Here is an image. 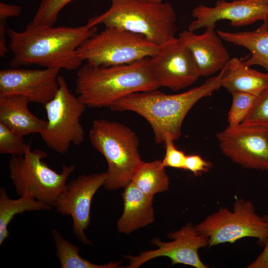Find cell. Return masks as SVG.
Masks as SVG:
<instances>
[{
  "mask_svg": "<svg viewBox=\"0 0 268 268\" xmlns=\"http://www.w3.org/2000/svg\"><path fill=\"white\" fill-rule=\"evenodd\" d=\"M97 33V27L88 22L75 27L41 25L32 21L21 32L8 28L9 47L13 57L12 67L38 65L44 68L73 70L82 63L77 49Z\"/></svg>",
  "mask_w": 268,
  "mask_h": 268,
  "instance_id": "cell-1",
  "label": "cell"
},
{
  "mask_svg": "<svg viewBox=\"0 0 268 268\" xmlns=\"http://www.w3.org/2000/svg\"><path fill=\"white\" fill-rule=\"evenodd\" d=\"M223 72L222 68L218 75L183 93L167 94L157 89L135 92L116 101L109 108L113 111H132L144 118L152 129L156 143H164L166 139L174 141L181 135L184 120L193 106L222 86Z\"/></svg>",
  "mask_w": 268,
  "mask_h": 268,
  "instance_id": "cell-2",
  "label": "cell"
},
{
  "mask_svg": "<svg viewBox=\"0 0 268 268\" xmlns=\"http://www.w3.org/2000/svg\"><path fill=\"white\" fill-rule=\"evenodd\" d=\"M75 93L87 107H109L133 93L151 91L160 86L151 70L149 58L131 64L78 68Z\"/></svg>",
  "mask_w": 268,
  "mask_h": 268,
  "instance_id": "cell-3",
  "label": "cell"
},
{
  "mask_svg": "<svg viewBox=\"0 0 268 268\" xmlns=\"http://www.w3.org/2000/svg\"><path fill=\"white\" fill-rule=\"evenodd\" d=\"M110 7L104 13L89 19L96 26L122 29L144 36L160 46L175 38L176 15L169 2L141 0H111Z\"/></svg>",
  "mask_w": 268,
  "mask_h": 268,
  "instance_id": "cell-4",
  "label": "cell"
},
{
  "mask_svg": "<svg viewBox=\"0 0 268 268\" xmlns=\"http://www.w3.org/2000/svg\"><path fill=\"white\" fill-rule=\"evenodd\" d=\"M88 135L92 146L107 162L105 189L124 188L131 182L133 174L142 161L136 134L123 124L100 119L93 122Z\"/></svg>",
  "mask_w": 268,
  "mask_h": 268,
  "instance_id": "cell-5",
  "label": "cell"
},
{
  "mask_svg": "<svg viewBox=\"0 0 268 268\" xmlns=\"http://www.w3.org/2000/svg\"><path fill=\"white\" fill-rule=\"evenodd\" d=\"M47 157V153L42 150H32L30 141L26 143L23 155L11 156L8 169L18 195L30 196L54 207L75 166L63 164L62 171L59 173L43 161Z\"/></svg>",
  "mask_w": 268,
  "mask_h": 268,
  "instance_id": "cell-6",
  "label": "cell"
},
{
  "mask_svg": "<svg viewBox=\"0 0 268 268\" xmlns=\"http://www.w3.org/2000/svg\"><path fill=\"white\" fill-rule=\"evenodd\" d=\"M159 46L142 35L106 27L84 41L77 49L82 62L95 66L131 64L155 56Z\"/></svg>",
  "mask_w": 268,
  "mask_h": 268,
  "instance_id": "cell-7",
  "label": "cell"
},
{
  "mask_svg": "<svg viewBox=\"0 0 268 268\" xmlns=\"http://www.w3.org/2000/svg\"><path fill=\"white\" fill-rule=\"evenodd\" d=\"M195 226L208 238L209 247L245 237L256 238L264 246L268 238V215L260 216L253 203L242 198L234 201L232 210L220 207Z\"/></svg>",
  "mask_w": 268,
  "mask_h": 268,
  "instance_id": "cell-8",
  "label": "cell"
},
{
  "mask_svg": "<svg viewBox=\"0 0 268 268\" xmlns=\"http://www.w3.org/2000/svg\"><path fill=\"white\" fill-rule=\"evenodd\" d=\"M58 82L56 94L44 105L48 121L40 134L49 148L65 154L71 144L79 145L84 141L80 118L87 107L70 92L64 76L59 75Z\"/></svg>",
  "mask_w": 268,
  "mask_h": 268,
  "instance_id": "cell-9",
  "label": "cell"
},
{
  "mask_svg": "<svg viewBox=\"0 0 268 268\" xmlns=\"http://www.w3.org/2000/svg\"><path fill=\"white\" fill-rule=\"evenodd\" d=\"M172 240L163 242L159 239H153L151 243L158 248L154 250L142 252L137 256L128 255L129 260L127 268H137L147 261L160 257H168L172 265L183 264L196 268H207L200 259L199 250L208 246V239L197 230L195 226L188 223L179 230L168 234Z\"/></svg>",
  "mask_w": 268,
  "mask_h": 268,
  "instance_id": "cell-10",
  "label": "cell"
},
{
  "mask_svg": "<svg viewBox=\"0 0 268 268\" xmlns=\"http://www.w3.org/2000/svg\"><path fill=\"white\" fill-rule=\"evenodd\" d=\"M217 135L222 153L233 162L268 171V129L240 124L228 127Z\"/></svg>",
  "mask_w": 268,
  "mask_h": 268,
  "instance_id": "cell-11",
  "label": "cell"
},
{
  "mask_svg": "<svg viewBox=\"0 0 268 268\" xmlns=\"http://www.w3.org/2000/svg\"><path fill=\"white\" fill-rule=\"evenodd\" d=\"M106 178V172L80 175L67 184L54 206L58 213L71 216L74 234L84 245L91 244L84 232L90 223L91 201Z\"/></svg>",
  "mask_w": 268,
  "mask_h": 268,
  "instance_id": "cell-12",
  "label": "cell"
},
{
  "mask_svg": "<svg viewBox=\"0 0 268 268\" xmlns=\"http://www.w3.org/2000/svg\"><path fill=\"white\" fill-rule=\"evenodd\" d=\"M149 64L159 86L174 91L193 84L200 76L191 52L179 38L159 46Z\"/></svg>",
  "mask_w": 268,
  "mask_h": 268,
  "instance_id": "cell-13",
  "label": "cell"
},
{
  "mask_svg": "<svg viewBox=\"0 0 268 268\" xmlns=\"http://www.w3.org/2000/svg\"><path fill=\"white\" fill-rule=\"evenodd\" d=\"M60 69H26L12 67L0 71V96L19 95L30 102L45 105L55 96L59 88Z\"/></svg>",
  "mask_w": 268,
  "mask_h": 268,
  "instance_id": "cell-14",
  "label": "cell"
},
{
  "mask_svg": "<svg viewBox=\"0 0 268 268\" xmlns=\"http://www.w3.org/2000/svg\"><path fill=\"white\" fill-rule=\"evenodd\" d=\"M195 19L188 30L194 32L202 28L215 27L221 20L230 21L234 27L243 26L259 20H268V0H225L216 1L214 6L200 4L192 11Z\"/></svg>",
  "mask_w": 268,
  "mask_h": 268,
  "instance_id": "cell-15",
  "label": "cell"
},
{
  "mask_svg": "<svg viewBox=\"0 0 268 268\" xmlns=\"http://www.w3.org/2000/svg\"><path fill=\"white\" fill-rule=\"evenodd\" d=\"M178 38L191 52L200 76H208L221 70L230 59L215 27L206 28L200 35L185 30Z\"/></svg>",
  "mask_w": 268,
  "mask_h": 268,
  "instance_id": "cell-16",
  "label": "cell"
},
{
  "mask_svg": "<svg viewBox=\"0 0 268 268\" xmlns=\"http://www.w3.org/2000/svg\"><path fill=\"white\" fill-rule=\"evenodd\" d=\"M29 99L19 95L0 96V123L16 134L24 136L40 134L47 121L41 120L28 109Z\"/></svg>",
  "mask_w": 268,
  "mask_h": 268,
  "instance_id": "cell-17",
  "label": "cell"
},
{
  "mask_svg": "<svg viewBox=\"0 0 268 268\" xmlns=\"http://www.w3.org/2000/svg\"><path fill=\"white\" fill-rule=\"evenodd\" d=\"M122 197L124 210L117 224L119 232L128 234L154 221V197L144 194L132 182L124 187Z\"/></svg>",
  "mask_w": 268,
  "mask_h": 268,
  "instance_id": "cell-18",
  "label": "cell"
},
{
  "mask_svg": "<svg viewBox=\"0 0 268 268\" xmlns=\"http://www.w3.org/2000/svg\"><path fill=\"white\" fill-rule=\"evenodd\" d=\"M223 69L221 85L231 93L240 92L258 96L268 87V73L251 68L239 59H230Z\"/></svg>",
  "mask_w": 268,
  "mask_h": 268,
  "instance_id": "cell-19",
  "label": "cell"
},
{
  "mask_svg": "<svg viewBox=\"0 0 268 268\" xmlns=\"http://www.w3.org/2000/svg\"><path fill=\"white\" fill-rule=\"evenodd\" d=\"M221 38L229 43L244 47L251 56L243 63L247 66L259 65L268 73V20L254 31L230 32L217 30Z\"/></svg>",
  "mask_w": 268,
  "mask_h": 268,
  "instance_id": "cell-20",
  "label": "cell"
},
{
  "mask_svg": "<svg viewBox=\"0 0 268 268\" xmlns=\"http://www.w3.org/2000/svg\"><path fill=\"white\" fill-rule=\"evenodd\" d=\"M53 207L30 196H20L18 199L8 197L6 190L0 188V245L8 237V226L15 215L26 211H48Z\"/></svg>",
  "mask_w": 268,
  "mask_h": 268,
  "instance_id": "cell-21",
  "label": "cell"
},
{
  "mask_svg": "<svg viewBox=\"0 0 268 268\" xmlns=\"http://www.w3.org/2000/svg\"><path fill=\"white\" fill-rule=\"evenodd\" d=\"M165 168L161 160L142 161L133 174L131 182L144 194L154 197L169 189V179Z\"/></svg>",
  "mask_w": 268,
  "mask_h": 268,
  "instance_id": "cell-22",
  "label": "cell"
},
{
  "mask_svg": "<svg viewBox=\"0 0 268 268\" xmlns=\"http://www.w3.org/2000/svg\"><path fill=\"white\" fill-rule=\"evenodd\" d=\"M56 248V256L62 268H117L120 262H111L97 265L81 257L79 248L65 239L61 233L53 228L51 230Z\"/></svg>",
  "mask_w": 268,
  "mask_h": 268,
  "instance_id": "cell-23",
  "label": "cell"
},
{
  "mask_svg": "<svg viewBox=\"0 0 268 268\" xmlns=\"http://www.w3.org/2000/svg\"><path fill=\"white\" fill-rule=\"evenodd\" d=\"M232 103L228 116V127L237 126L244 121L250 112L257 96L245 92L231 93Z\"/></svg>",
  "mask_w": 268,
  "mask_h": 268,
  "instance_id": "cell-24",
  "label": "cell"
},
{
  "mask_svg": "<svg viewBox=\"0 0 268 268\" xmlns=\"http://www.w3.org/2000/svg\"><path fill=\"white\" fill-rule=\"evenodd\" d=\"M242 125L268 129V87L258 96Z\"/></svg>",
  "mask_w": 268,
  "mask_h": 268,
  "instance_id": "cell-25",
  "label": "cell"
},
{
  "mask_svg": "<svg viewBox=\"0 0 268 268\" xmlns=\"http://www.w3.org/2000/svg\"><path fill=\"white\" fill-rule=\"evenodd\" d=\"M72 0H41L32 21L38 25L54 26L60 11Z\"/></svg>",
  "mask_w": 268,
  "mask_h": 268,
  "instance_id": "cell-26",
  "label": "cell"
},
{
  "mask_svg": "<svg viewBox=\"0 0 268 268\" xmlns=\"http://www.w3.org/2000/svg\"><path fill=\"white\" fill-rule=\"evenodd\" d=\"M26 145L23 136L16 134L0 123V154L22 156L25 153Z\"/></svg>",
  "mask_w": 268,
  "mask_h": 268,
  "instance_id": "cell-27",
  "label": "cell"
},
{
  "mask_svg": "<svg viewBox=\"0 0 268 268\" xmlns=\"http://www.w3.org/2000/svg\"><path fill=\"white\" fill-rule=\"evenodd\" d=\"M22 10L21 6L0 2V56L3 57L8 52L6 46L7 19L19 15Z\"/></svg>",
  "mask_w": 268,
  "mask_h": 268,
  "instance_id": "cell-28",
  "label": "cell"
},
{
  "mask_svg": "<svg viewBox=\"0 0 268 268\" xmlns=\"http://www.w3.org/2000/svg\"><path fill=\"white\" fill-rule=\"evenodd\" d=\"M174 141L170 139H166L164 142L165 153L161 160L162 165L164 167L185 170L187 155L183 151L176 148Z\"/></svg>",
  "mask_w": 268,
  "mask_h": 268,
  "instance_id": "cell-29",
  "label": "cell"
},
{
  "mask_svg": "<svg viewBox=\"0 0 268 268\" xmlns=\"http://www.w3.org/2000/svg\"><path fill=\"white\" fill-rule=\"evenodd\" d=\"M211 167L210 162L204 160L198 155H187L185 170L191 171L196 176L208 171Z\"/></svg>",
  "mask_w": 268,
  "mask_h": 268,
  "instance_id": "cell-30",
  "label": "cell"
},
{
  "mask_svg": "<svg viewBox=\"0 0 268 268\" xmlns=\"http://www.w3.org/2000/svg\"><path fill=\"white\" fill-rule=\"evenodd\" d=\"M264 246L262 252L247 267L248 268H268V238Z\"/></svg>",
  "mask_w": 268,
  "mask_h": 268,
  "instance_id": "cell-31",
  "label": "cell"
},
{
  "mask_svg": "<svg viewBox=\"0 0 268 268\" xmlns=\"http://www.w3.org/2000/svg\"><path fill=\"white\" fill-rule=\"evenodd\" d=\"M141 0L150 1V2H160V1H162V0Z\"/></svg>",
  "mask_w": 268,
  "mask_h": 268,
  "instance_id": "cell-32",
  "label": "cell"
}]
</instances>
